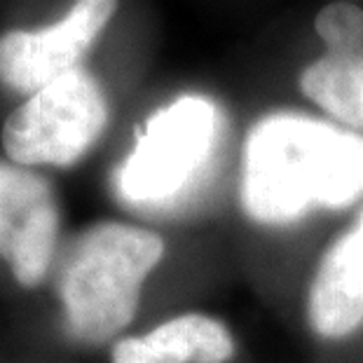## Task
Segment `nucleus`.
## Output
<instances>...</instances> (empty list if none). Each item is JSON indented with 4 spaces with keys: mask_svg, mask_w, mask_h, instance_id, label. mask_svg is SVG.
Here are the masks:
<instances>
[{
    "mask_svg": "<svg viewBox=\"0 0 363 363\" xmlns=\"http://www.w3.org/2000/svg\"><path fill=\"white\" fill-rule=\"evenodd\" d=\"M363 199V134L296 111L262 115L239 164V206L260 228H291Z\"/></svg>",
    "mask_w": 363,
    "mask_h": 363,
    "instance_id": "f257e3e1",
    "label": "nucleus"
},
{
    "mask_svg": "<svg viewBox=\"0 0 363 363\" xmlns=\"http://www.w3.org/2000/svg\"><path fill=\"white\" fill-rule=\"evenodd\" d=\"M155 230L99 220L73 239L57 272V296L71 340L106 345L125 330L141 307L145 279L164 260Z\"/></svg>",
    "mask_w": 363,
    "mask_h": 363,
    "instance_id": "f03ea898",
    "label": "nucleus"
},
{
    "mask_svg": "<svg viewBox=\"0 0 363 363\" xmlns=\"http://www.w3.org/2000/svg\"><path fill=\"white\" fill-rule=\"evenodd\" d=\"M225 134V113L204 94L162 106L138 131L115 172L120 202L148 211L179 206L204 181Z\"/></svg>",
    "mask_w": 363,
    "mask_h": 363,
    "instance_id": "7ed1b4c3",
    "label": "nucleus"
},
{
    "mask_svg": "<svg viewBox=\"0 0 363 363\" xmlns=\"http://www.w3.org/2000/svg\"><path fill=\"white\" fill-rule=\"evenodd\" d=\"M108 118L101 82L80 66L26 96L7 115L0 141L14 164L64 169L94 148Z\"/></svg>",
    "mask_w": 363,
    "mask_h": 363,
    "instance_id": "20e7f679",
    "label": "nucleus"
},
{
    "mask_svg": "<svg viewBox=\"0 0 363 363\" xmlns=\"http://www.w3.org/2000/svg\"><path fill=\"white\" fill-rule=\"evenodd\" d=\"M118 5L120 0H75L71 10L50 26L0 33V84L14 94L30 96L80 68Z\"/></svg>",
    "mask_w": 363,
    "mask_h": 363,
    "instance_id": "39448f33",
    "label": "nucleus"
},
{
    "mask_svg": "<svg viewBox=\"0 0 363 363\" xmlns=\"http://www.w3.org/2000/svg\"><path fill=\"white\" fill-rule=\"evenodd\" d=\"M61 208L43 174L0 160V260L14 281L38 289L57 258Z\"/></svg>",
    "mask_w": 363,
    "mask_h": 363,
    "instance_id": "423d86ee",
    "label": "nucleus"
},
{
    "mask_svg": "<svg viewBox=\"0 0 363 363\" xmlns=\"http://www.w3.org/2000/svg\"><path fill=\"white\" fill-rule=\"evenodd\" d=\"M323 54L300 73V89L340 125L363 134V10L326 5L314 19Z\"/></svg>",
    "mask_w": 363,
    "mask_h": 363,
    "instance_id": "0eeeda50",
    "label": "nucleus"
},
{
    "mask_svg": "<svg viewBox=\"0 0 363 363\" xmlns=\"http://www.w3.org/2000/svg\"><path fill=\"white\" fill-rule=\"evenodd\" d=\"M305 319L312 333L328 342L363 330V206L316 262Z\"/></svg>",
    "mask_w": 363,
    "mask_h": 363,
    "instance_id": "6e6552de",
    "label": "nucleus"
},
{
    "mask_svg": "<svg viewBox=\"0 0 363 363\" xmlns=\"http://www.w3.org/2000/svg\"><path fill=\"white\" fill-rule=\"evenodd\" d=\"M237 340L225 323L204 312H185L143 335L113 342L111 363H230Z\"/></svg>",
    "mask_w": 363,
    "mask_h": 363,
    "instance_id": "1a4fd4ad",
    "label": "nucleus"
}]
</instances>
